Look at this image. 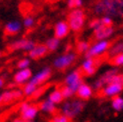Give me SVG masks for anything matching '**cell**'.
Returning <instances> with one entry per match:
<instances>
[{"mask_svg": "<svg viewBox=\"0 0 123 122\" xmlns=\"http://www.w3.org/2000/svg\"><path fill=\"white\" fill-rule=\"evenodd\" d=\"M96 14L104 16H123V0H98L94 5Z\"/></svg>", "mask_w": 123, "mask_h": 122, "instance_id": "cell-1", "label": "cell"}, {"mask_svg": "<svg viewBox=\"0 0 123 122\" xmlns=\"http://www.w3.org/2000/svg\"><path fill=\"white\" fill-rule=\"evenodd\" d=\"M85 103L80 99H69L63 103L61 107V113L71 120L77 117L84 110Z\"/></svg>", "mask_w": 123, "mask_h": 122, "instance_id": "cell-2", "label": "cell"}, {"mask_svg": "<svg viewBox=\"0 0 123 122\" xmlns=\"http://www.w3.org/2000/svg\"><path fill=\"white\" fill-rule=\"evenodd\" d=\"M85 19L86 16L84 11L80 8H76L72 9V11H70V13L68 14L67 23H68L70 30L74 32H79L84 26Z\"/></svg>", "mask_w": 123, "mask_h": 122, "instance_id": "cell-3", "label": "cell"}, {"mask_svg": "<svg viewBox=\"0 0 123 122\" xmlns=\"http://www.w3.org/2000/svg\"><path fill=\"white\" fill-rule=\"evenodd\" d=\"M110 46H111V42L108 40H99L96 41L95 43L90 45L88 51L84 54L85 58H97L102 56L103 54L108 52Z\"/></svg>", "mask_w": 123, "mask_h": 122, "instance_id": "cell-4", "label": "cell"}, {"mask_svg": "<svg viewBox=\"0 0 123 122\" xmlns=\"http://www.w3.org/2000/svg\"><path fill=\"white\" fill-rule=\"evenodd\" d=\"M77 58L76 53L74 52H66L64 54H61L60 56L56 57L53 60V67L57 70H66L75 63Z\"/></svg>", "mask_w": 123, "mask_h": 122, "instance_id": "cell-5", "label": "cell"}, {"mask_svg": "<svg viewBox=\"0 0 123 122\" xmlns=\"http://www.w3.org/2000/svg\"><path fill=\"white\" fill-rule=\"evenodd\" d=\"M38 105L30 104L28 102H22L19 106L20 117L25 121H34L39 113Z\"/></svg>", "mask_w": 123, "mask_h": 122, "instance_id": "cell-6", "label": "cell"}, {"mask_svg": "<svg viewBox=\"0 0 123 122\" xmlns=\"http://www.w3.org/2000/svg\"><path fill=\"white\" fill-rule=\"evenodd\" d=\"M82 77H83V75L79 69L72 70L71 72H69L68 74L66 75V77L64 79V85L70 87L72 90H74L76 92L77 88L83 83Z\"/></svg>", "mask_w": 123, "mask_h": 122, "instance_id": "cell-7", "label": "cell"}, {"mask_svg": "<svg viewBox=\"0 0 123 122\" xmlns=\"http://www.w3.org/2000/svg\"><path fill=\"white\" fill-rule=\"evenodd\" d=\"M51 74H52V70L50 67H44L43 69L39 70L38 72H36L35 74H33L31 79L29 80V82L40 87L41 85H43L50 79Z\"/></svg>", "mask_w": 123, "mask_h": 122, "instance_id": "cell-8", "label": "cell"}, {"mask_svg": "<svg viewBox=\"0 0 123 122\" xmlns=\"http://www.w3.org/2000/svg\"><path fill=\"white\" fill-rule=\"evenodd\" d=\"M34 46H35V42L34 41L22 38V39L13 41L12 43H10L8 45V50L10 52L19 51V50L25 51V52H29Z\"/></svg>", "mask_w": 123, "mask_h": 122, "instance_id": "cell-9", "label": "cell"}, {"mask_svg": "<svg viewBox=\"0 0 123 122\" xmlns=\"http://www.w3.org/2000/svg\"><path fill=\"white\" fill-rule=\"evenodd\" d=\"M123 91V86L118 83H109L105 85L101 90H99V93L103 97L107 98H113V97L119 95Z\"/></svg>", "mask_w": 123, "mask_h": 122, "instance_id": "cell-10", "label": "cell"}, {"mask_svg": "<svg viewBox=\"0 0 123 122\" xmlns=\"http://www.w3.org/2000/svg\"><path fill=\"white\" fill-rule=\"evenodd\" d=\"M116 73H118V71H117V69H109V70H107L105 73H103V74L97 79V80L94 82V84H93V89H95V90H97V91H99V90H101L105 85H107V84H109L110 83V81H111V79H112V77L116 74Z\"/></svg>", "mask_w": 123, "mask_h": 122, "instance_id": "cell-11", "label": "cell"}, {"mask_svg": "<svg viewBox=\"0 0 123 122\" xmlns=\"http://www.w3.org/2000/svg\"><path fill=\"white\" fill-rule=\"evenodd\" d=\"M82 75L85 76H92L94 75L97 71V62L95 58H85L82 63L80 69Z\"/></svg>", "mask_w": 123, "mask_h": 122, "instance_id": "cell-12", "label": "cell"}, {"mask_svg": "<svg viewBox=\"0 0 123 122\" xmlns=\"http://www.w3.org/2000/svg\"><path fill=\"white\" fill-rule=\"evenodd\" d=\"M32 75H33V73H32V70L30 68L18 69V71L13 76L14 83L17 84V85H24L31 79Z\"/></svg>", "mask_w": 123, "mask_h": 122, "instance_id": "cell-13", "label": "cell"}, {"mask_svg": "<svg viewBox=\"0 0 123 122\" xmlns=\"http://www.w3.org/2000/svg\"><path fill=\"white\" fill-rule=\"evenodd\" d=\"M114 32L112 26H104L100 25L97 29L93 30V35L96 41L99 40H107Z\"/></svg>", "mask_w": 123, "mask_h": 122, "instance_id": "cell-14", "label": "cell"}, {"mask_svg": "<svg viewBox=\"0 0 123 122\" xmlns=\"http://www.w3.org/2000/svg\"><path fill=\"white\" fill-rule=\"evenodd\" d=\"M23 96L22 90L19 89H12V90H6L3 93H1L2 97V103L3 104H9L18 99H20Z\"/></svg>", "mask_w": 123, "mask_h": 122, "instance_id": "cell-15", "label": "cell"}, {"mask_svg": "<svg viewBox=\"0 0 123 122\" xmlns=\"http://www.w3.org/2000/svg\"><path fill=\"white\" fill-rule=\"evenodd\" d=\"M75 95L77 96L78 99H80L82 101H86V100L90 99L92 95H93V88H92V86H90L89 84L83 82L80 86L77 88Z\"/></svg>", "mask_w": 123, "mask_h": 122, "instance_id": "cell-16", "label": "cell"}, {"mask_svg": "<svg viewBox=\"0 0 123 122\" xmlns=\"http://www.w3.org/2000/svg\"><path fill=\"white\" fill-rule=\"evenodd\" d=\"M70 32V28L67 21H59L54 26V37L57 39H63Z\"/></svg>", "mask_w": 123, "mask_h": 122, "instance_id": "cell-17", "label": "cell"}, {"mask_svg": "<svg viewBox=\"0 0 123 122\" xmlns=\"http://www.w3.org/2000/svg\"><path fill=\"white\" fill-rule=\"evenodd\" d=\"M48 52L49 51L44 44H35V46L28 52V57L29 59L39 60L40 58L46 56Z\"/></svg>", "mask_w": 123, "mask_h": 122, "instance_id": "cell-18", "label": "cell"}, {"mask_svg": "<svg viewBox=\"0 0 123 122\" xmlns=\"http://www.w3.org/2000/svg\"><path fill=\"white\" fill-rule=\"evenodd\" d=\"M22 28V25L19 21H10L5 25L4 27V32L9 36H14L20 32Z\"/></svg>", "mask_w": 123, "mask_h": 122, "instance_id": "cell-19", "label": "cell"}, {"mask_svg": "<svg viewBox=\"0 0 123 122\" xmlns=\"http://www.w3.org/2000/svg\"><path fill=\"white\" fill-rule=\"evenodd\" d=\"M39 107V110L44 112V113H47V114H56L57 112V107H56V104H54L52 101H50L48 98L43 100L40 104L38 105Z\"/></svg>", "mask_w": 123, "mask_h": 122, "instance_id": "cell-20", "label": "cell"}, {"mask_svg": "<svg viewBox=\"0 0 123 122\" xmlns=\"http://www.w3.org/2000/svg\"><path fill=\"white\" fill-rule=\"evenodd\" d=\"M48 99L52 101L54 104H56V105L61 104V103L64 101V97L62 95V92H61L60 88H56V89L52 90L48 96Z\"/></svg>", "mask_w": 123, "mask_h": 122, "instance_id": "cell-21", "label": "cell"}, {"mask_svg": "<svg viewBox=\"0 0 123 122\" xmlns=\"http://www.w3.org/2000/svg\"><path fill=\"white\" fill-rule=\"evenodd\" d=\"M38 86H36V85L30 83L29 81L27 83H25L23 85V88H22V93L23 95H25L27 97H30V96H33L36 92H37L38 90Z\"/></svg>", "mask_w": 123, "mask_h": 122, "instance_id": "cell-22", "label": "cell"}, {"mask_svg": "<svg viewBox=\"0 0 123 122\" xmlns=\"http://www.w3.org/2000/svg\"><path fill=\"white\" fill-rule=\"evenodd\" d=\"M120 53H123V40L122 41H119V42H116L115 44L111 45L108 50V54L110 57H113L117 54H120Z\"/></svg>", "mask_w": 123, "mask_h": 122, "instance_id": "cell-23", "label": "cell"}, {"mask_svg": "<svg viewBox=\"0 0 123 122\" xmlns=\"http://www.w3.org/2000/svg\"><path fill=\"white\" fill-rule=\"evenodd\" d=\"M111 107L116 112L123 111V97L120 95L113 97L112 100H111Z\"/></svg>", "mask_w": 123, "mask_h": 122, "instance_id": "cell-24", "label": "cell"}, {"mask_svg": "<svg viewBox=\"0 0 123 122\" xmlns=\"http://www.w3.org/2000/svg\"><path fill=\"white\" fill-rule=\"evenodd\" d=\"M44 45L46 46V48L48 49L49 52H53V51L58 49V47L60 45V40L57 39L56 37H51V38L46 40Z\"/></svg>", "mask_w": 123, "mask_h": 122, "instance_id": "cell-25", "label": "cell"}, {"mask_svg": "<svg viewBox=\"0 0 123 122\" xmlns=\"http://www.w3.org/2000/svg\"><path fill=\"white\" fill-rule=\"evenodd\" d=\"M89 47H90V43L88 41L81 40V41L77 42V44H76V51L79 54H85L86 52L88 51Z\"/></svg>", "mask_w": 123, "mask_h": 122, "instance_id": "cell-26", "label": "cell"}, {"mask_svg": "<svg viewBox=\"0 0 123 122\" xmlns=\"http://www.w3.org/2000/svg\"><path fill=\"white\" fill-rule=\"evenodd\" d=\"M60 90H61V92H62V95L64 97V99H71L76 93L74 90H72L70 87L66 86V85H64V86L61 87Z\"/></svg>", "mask_w": 123, "mask_h": 122, "instance_id": "cell-27", "label": "cell"}, {"mask_svg": "<svg viewBox=\"0 0 123 122\" xmlns=\"http://www.w3.org/2000/svg\"><path fill=\"white\" fill-rule=\"evenodd\" d=\"M48 122H72V120L65 116V115H63L62 113H59V114H54Z\"/></svg>", "mask_w": 123, "mask_h": 122, "instance_id": "cell-28", "label": "cell"}, {"mask_svg": "<svg viewBox=\"0 0 123 122\" xmlns=\"http://www.w3.org/2000/svg\"><path fill=\"white\" fill-rule=\"evenodd\" d=\"M110 62L111 64L115 67H119V66H123V53L117 54L113 57H111L110 59Z\"/></svg>", "mask_w": 123, "mask_h": 122, "instance_id": "cell-29", "label": "cell"}, {"mask_svg": "<svg viewBox=\"0 0 123 122\" xmlns=\"http://www.w3.org/2000/svg\"><path fill=\"white\" fill-rule=\"evenodd\" d=\"M18 69H26L30 66V59L29 58H22L17 62L16 64Z\"/></svg>", "mask_w": 123, "mask_h": 122, "instance_id": "cell-30", "label": "cell"}, {"mask_svg": "<svg viewBox=\"0 0 123 122\" xmlns=\"http://www.w3.org/2000/svg\"><path fill=\"white\" fill-rule=\"evenodd\" d=\"M68 7L70 9H76L81 7L83 4V0H68Z\"/></svg>", "mask_w": 123, "mask_h": 122, "instance_id": "cell-31", "label": "cell"}, {"mask_svg": "<svg viewBox=\"0 0 123 122\" xmlns=\"http://www.w3.org/2000/svg\"><path fill=\"white\" fill-rule=\"evenodd\" d=\"M34 23H35L34 18L31 16H27L24 18V20H23V26L25 28H31V27H33Z\"/></svg>", "mask_w": 123, "mask_h": 122, "instance_id": "cell-32", "label": "cell"}, {"mask_svg": "<svg viewBox=\"0 0 123 122\" xmlns=\"http://www.w3.org/2000/svg\"><path fill=\"white\" fill-rule=\"evenodd\" d=\"M110 83H118L123 86V73H116V74L112 77Z\"/></svg>", "mask_w": 123, "mask_h": 122, "instance_id": "cell-33", "label": "cell"}, {"mask_svg": "<svg viewBox=\"0 0 123 122\" xmlns=\"http://www.w3.org/2000/svg\"><path fill=\"white\" fill-rule=\"evenodd\" d=\"M100 22H101V25H104V26H112L113 24L111 17L109 16H103L102 18H100Z\"/></svg>", "mask_w": 123, "mask_h": 122, "instance_id": "cell-34", "label": "cell"}, {"mask_svg": "<svg viewBox=\"0 0 123 122\" xmlns=\"http://www.w3.org/2000/svg\"><path fill=\"white\" fill-rule=\"evenodd\" d=\"M100 25H101V22H100V19H98V18H95V19L90 21V23H89V27L93 30L97 29Z\"/></svg>", "mask_w": 123, "mask_h": 122, "instance_id": "cell-35", "label": "cell"}, {"mask_svg": "<svg viewBox=\"0 0 123 122\" xmlns=\"http://www.w3.org/2000/svg\"><path fill=\"white\" fill-rule=\"evenodd\" d=\"M12 122H26V121L23 120L21 117H16V118H14L13 120H12Z\"/></svg>", "mask_w": 123, "mask_h": 122, "instance_id": "cell-36", "label": "cell"}, {"mask_svg": "<svg viewBox=\"0 0 123 122\" xmlns=\"http://www.w3.org/2000/svg\"><path fill=\"white\" fill-rule=\"evenodd\" d=\"M4 84H5V80H4V78L0 77V89L4 87Z\"/></svg>", "mask_w": 123, "mask_h": 122, "instance_id": "cell-37", "label": "cell"}, {"mask_svg": "<svg viewBox=\"0 0 123 122\" xmlns=\"http://www.w3.org/2000/svg\"><path fill=\"white\" fill-rule=\"evenodd\" d=\"M1 104H3V103H2V97H1V94H0V105H1Z\"/></svg>", "mask_w": 123, "mask_h": 122, "instance_id": "cell-38", "label": "cell"}, {"mask_svg": "<svg viewBox=\"0 0 123 122\" xmlns=\"http://www.w3.org/2000/svg\"><path fill=\"white\" fill-rule=\"evenodd\" d=\"M2 56V52H1V50H0V57Z\"/></svg>", "mask_w": 123, "mask_h": 122, "instance_id": "cell-39", "label": "cell"}, {"mask_svg": "<svg viewBox=\"0 0 123 122\" xmlns=\"http://www.w3.org/2000/svg\"><path fill=\"white\" fill-rule=\"evenodd\" d=\"M26 122H34V121H26Z\"/></svg>", "mask_w": 123, "mask_h": 122, "instance_id": "cell-40", "label": "cell"}]
</instances>
